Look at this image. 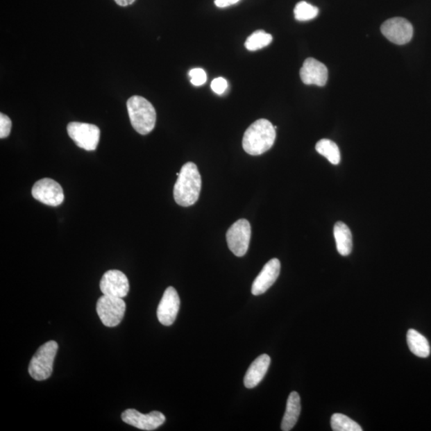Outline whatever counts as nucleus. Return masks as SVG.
I'll list each match as a JSON object with an SVG mask.
<instances>
[{
	"label": "nucleus",
	"instance_id": "f257e3e1",
	"mask_svg": "<svg viewBox=\"0 0 431 431\" xmlns=\"http://www.w3.org/2000/svg\"><path fill=\"white\" fill-rule=\"evenodd\" d=\"M201 190V177L198 167L187 162L180 169L177 182L174 188L176 203L189 207L198 201Z\"/></svg>",
	"mask_w": 431,
	"mask_h": 431
},
{
	"label": "nucleus",
	"instance_id": "f03ea898",
	"mask_svg": "<svg viewBox=\"0 0 431 431\" xmlns=\"http://www.w3.org/2000/svg\"><path fill=\"white\" fill-rule=\"evenodd\" d=\"M276 136V128L269 120L255 121L244 133L242 141L244 151L250 155H260L273 147Z\"/></svg>",
	"mask_w": 431,
	"mask_h": 431
},
{
	"label": "nucleus",
	"instance_id": "7ed1b4c3",
	"mask_svg": "<svg viewBox=\"0 0 431 431\" xmlns=\"http://www.w3.org/2000/svg\"><path fill=\"white\" fill-rule=\"evenodd\" d=\"M127 110L131 125L142 135H146L154 129L157 114L153 105L141 96H132L127 101Z\"/></svg>",
	"mask_w": 431,
	"mask_h": 431
},
{
	"label": "nucleus",
	"instance_id": "20e7f679",
	"mask_svg": "<svg viewBox=\"0 0 431 431\" xmlns=\"http://www.w3.org/2000/svg\"><path fill=\"white\" fill-rule=\"evenodd\" d=\"M58 349V344L54 340H51L37 350L28 367L29 374L34 380L44 381L49 379L53 372Z\"/></svg>",
	"mask_w": 431,
	"mask_h": 431
},
{
	"label": "nucleus",
	"instance_id": "39448f33",
	"mask_svg": "<svg viewBox=\"0 0 431 431\" xmlns=\"http://www.w3.org/2000/svg\"><path fill=\"white\" fill-rule=\"evenodd\" d=\"M126 303L122 298L103 295L97 302L96 310L105 326H118L125 316Z\"/></svg>",
	"mask_w": 431,
	"mask_h": 431
},
{
	"label": "nucleus",
	"instance_id": "423d86ee",
	"mask_svg": "<svg viewBox=\"0 0 431 431\" xmlns=\"http://www.w3.org/2000/svg\"><path fill=\"white\" fill-rule=\"evenodd\" d=\"M68 135L79 148L94 151L100 141V130L97 126L83 122H70L67 127Z\"/></svg>",
	"mask_w": 431,
	"mask_h": 431
},
{
	"label": "nucleus",
	"instance_id": "0eeeda50",
	"mask_svg": "<svg viewBox=\"0 0 431 431\" xmlns=\"http://www.w3.org/2000/svg\"><path fill=\"white\" fill-rule=\"evenodd\" d=\"M251 234V226L246 219L238 220L228 228L226 234L228 246L237 257H243L248 252Z\"/></svg>",
	"mask_w": 431,
	"mask_h": 431
},
{
	"label": "nucleus",
	"instance_id": "6e6552de",
	"mask_svg": "<svg viewBox=\"0 0 431 431\" xmlns=\"http://www.w3.org/2000/svg\"><path fill=\"white\" fill-rule=\"evenodd\" d=\"M31 194L35 200L50 206L60 205L64 201L62 186L51 178H42L35 183Z\"/></svg>",
	"mask_w": 431,
	"mask_h": 431
},
{
	"label": "nucleus",
	"instance_id": "1a4fd4ad",
	"mask_svg": "<svg viewBox=\"0 0 431 431\" xmlns=\"http://www.w3.org/2000/svg\"><path fill=\"white\" fill-rule=\"evenodd\" d=\"M381 32L393 44L404 45L412 40L414 29L406 19L396 17L385 21L381 26Z\"/></svg>",
	"mask_w": 431,
	"mask_h": 431
},
{
	"label": "nucleus",
	"instance_id": "9d476101",
	"mask_svg": "<svg viewBox=\"0 0 431 431\" xmlns=\"http://www.w3.org/2000/svg\"><path fill=\"white\" fill-rule=\"evenodd\" d=\"M121 419L132 427L148 431L156 430L166 422V417L162 412L154 411L144 414L135 409H127L121 414Z\"/></svg>",
	"mask_w": 431,
	"mask_h": 431
},
{
	"label": "nucleus",
	"instance_id": "9b49d317",
	"mask_svg": "<svg viewBox=\"0 0 431 431\" xmlns=\"http://www.w3.org/2000/svg\"><path fill=\"white\" fill-rule=\"evenodd\" d=\"M100 289L103 295L122 298L130 291L127 276L119 270H110L104 273L100 282Z\"/></svg>",
	"mask_w": 431,
	"mask_h": 431
},
{
	"label": "nucleus",
	"instance_id": "f8f14e48",
	"mask_svg": "<svg viewBox=\"0 0 431 431\" xmlns=\"http://www.w3.org/2000/svg\"><path fill=\"white\" fill-rule=\"evenodd\" d=\"M180 303L177 290L173 287H167L157 310L158 321L162 326H171L175 322L179 312Z\"/></svg>",
	"mask_w": 431,
	"mask_h": 431
},
{
	"label": "nucleus",
	"instance_id": "ddd939ff",
	"mask_svg": "<svg viewBox=\"0 0 431 431\" xmlns=\"http://www.w3.org/2000/svg\"><path fill=\"white\" fill-rule=\"evenodd\" d=\"M280 273V262L278 259L274 258L264 266L257 278L253 281L252 294L260 296L267 291L279 278Z\"/></svg>",
	"mask_w": 431,
	"mask_h": 431
},
{
	"label": "nucleus",
	"instance_id": "4468645a",
	"mask_svg": "<svg viewBox=\"0 0 431 431\" xmlns=\"http://www.w3.org/2000/svg\"><path fill=\"white\" fill-rule=\"evenodd\" d=\"M302 82L306 85L326 86L328 78V68L323 63L310 58L303 62L300 71Z\"/></svg>",
	"mask_w": 431,
	"mask_h": 431
},
{
	"label": "nucleus",
	"instance_id": "2eb2a0df",
	"mask_svg": "<svg viewBox=\"0 0 431 431\" xmlns=\"http://www.w3.org/2000/svg\"><path fill=\"white\" fill-rule=\"evenodd\" d=\"M270 364L271 358L267 354L260 355L258 358L255 359L250 365L246 376H244V386L248 389H253L257 387L267 373Z\"/></svg>",
	"mask_w": 431,
	"mask_h": 431
},
{
	"label": "nucleus",
	"instance_id": "dca6fc26",
	"mask_svg": "<svg viewBox=\"0 0 431 431\" xmlns=\"http://www.w3.org/2000/svg\"><path fill=\"white\" fill-rule=\"evenodd\" d=\"M301 412V397L299 394L292 391L287 398L286 411L282 419L281 430L289 431L295 427Z\"/></svg>",
	"mask_w": 431,
	"mask_h": 431
},
{
	"label": "nucleus",
	"instance_id": "f3484780",
	"mask_svg": "<svg viewBox=\"0 0 431 431\" xmlns=\"http://www.w3.org/2000/svg\"><path fill=\"white\" fill-rule=\"evenodd\" d=\"M334 237L340 255H348L353 251V235L346 223L339 221L334 226Z\"/></svg>",
	"mask_w": 431,
	"mask_h": 431
},
{
	"label": "nucleus",
	"instance_id": "a211bd4d",
	"mask_svg": "<svg viewBox=\"0 0 431 431\" xmlns=\"http://www.w3.org/2000/svg\"><path fill=\"white\" fill-rule=\"evenodd\" d=\"M407 341L412 353L420 358H428L430 354V347L427 338L414 329L408 330Z\"/></svg>",
	"mask_w": 431,
	"mask_h": 431
},
{
	"label": "nucleus",
	"instance_id": "6ab92c4d",
	"mask_svg": "<svg viewBox=\"0 0 431 431\" xmlns=\"http://www.w3.org/2000/svg\"><path fill=\"white\" fill-rule=\"evenodd\" d=\"M316 150L332 164H339L340 151L338 146L334 142L329 140H321L316 143Z\"/></svg>",
	"mask_w": 431,
	"mask_h": 431
},
{
	"label": "nucleus",
	"instance_id": "aec40b11",
	"mask_svg": "<svg viewBox=\"0 0 431 431\" xmlns=\"http://www.w3.org/2000/svg\"><path fill=\"white\" fill-rule=\"evenodd\" d=\"M273 41V36L266 33L264 31L260 30L255 31L248 37L246 42V47L250 51H255L269 46Z\"/></svg>",
	"mask_w": 431,
	"mask_h": 431
},
{
	"label": "nucleus",
	"instance_id": "412c9836",
	"mask_svg": "<svg viewBox=\"0 0 431 431\" xmlns=\"http://www.w3.org/2000/svg\"><path fill=\"white\" fill-rule=\"evenodd\" d=\"M331 427L334 431H362L360 425L343 414H334L331 418Z\"/></svg>",
	"mask_w": 431,
	"mask_h": 431
},
{
	"label": "nucleus",
	"instance_id": "4be33fe9",
	"mask_svg": "<svg viewBox=\"0 0 431 431\" xmlns=\"http://www.w3.org/2000/svg\"><path fill=\"white\" fill-rule=\"evenodd\" d=\"M318 14L319 8L305 1L298 3L294 9L295 19L301 22L315 19Z\"/></svg>",
	"mask_w": 431,
	"mask_h": 431
},
{
	"label": "nucleus",
	"instance_id": "5701e85b",
	"mask_svg": "<svg viewBox=\"0 0 431 431\" xmlns=\"http://www.w3.org/2000/svg\"><path fill=\"white\" fill-rule=\"evenodd\" d=\"M190 82L194 86L200 87L204 85L207 81V74L203 69L194 68L189 73Z\"/></svg>",
	"mask_w": 431,
	"mask_h": 431
},
{
	"label": "nucleus",
	"instance_id": "b1692460",
	"mask_svg": "<svg viewBox=\"0 0 431 431\" xmlns=\"http://www.w3.org/2000/svg\"><path fill=\"white\" fill-rule=\"evenodd\" d=\"M12 120L9 117L3 113L0 114V138L8 137L10 134V130H12Z\"/></svg>",
	"mask_w": 431,
	"mask_h": 431
},
{
	"label": "nucleus",
	"instance_id": "393cba45",
	"mask_svg": "<svg viewBox=\"0 0 431 431\" xmlns=\"http://www.w3.org/2000/svg\"><path fill=\"white\" fill-rule=\"evenodd\" d=\"M211 88L217 94H222L228 88V82L223 78H217L212 80Z\"/></svg>",
	"mask_w": 431,
	"mask_h": 431
},
{
	"label": "nucleus",
	"instance_id": "a878e982",
	"mask_svg": "<svg viewBox=\"0 0 431 431\" xmlns=\"http://www.w3.org/2000/svg\"><path fill=\"white\" fill-rule=\"evenodd\" d=\"M239 0H215L214 3L217 8H227L231 6V5L236 4Z\"/></svg>",
	"mask_w": 431,
	"mask_h": 431
},
{
	"label": "nucleus",
	"instance_id": "bb28decb",
	"mask_svg": "<svg viewBox=\"0 0 431 431\" xmlns=\"http://www.w3.org/2000/svg\"><path fill=\"white\" fill-rule=\"evenodd\" d=\"M117 4L121 7L129 6L135 2V0H115Z\"/></svg>",
	"mask_w": 431,
	"mask_h": 431
}]
</instances>
